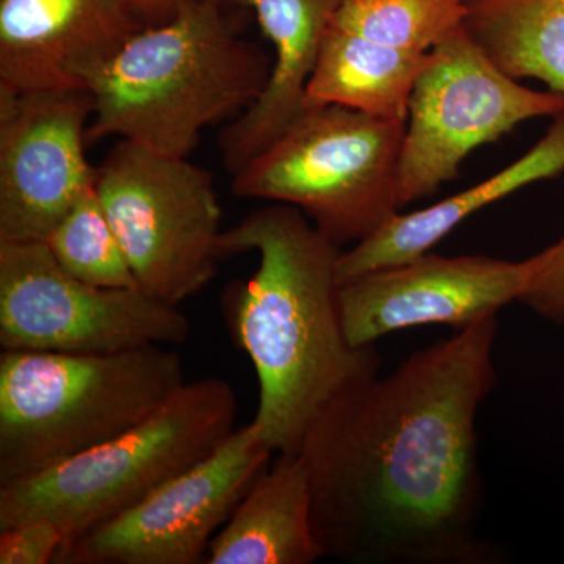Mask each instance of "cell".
Returning <instances> with one entry per match:
<instances>
[{"label": "cell", "mask_w": 564, "mask_h": 564, "mask_svg": "<svg viewBox=\"0 0 564 564\" xmlns=\"http://www.w3.org/2000/svg\"><path fill=\"white\" fill-rule=\"evenodd\" d=\"M252 422L214 454L66 549L62 564H198L245 494L272 463Z\"/></svg>", "instance_id": "cell-10"}, {"label": "cell", "mask_w": 564, "mask_h": 564, "mask_svg": "<svg viewBox=\"0 0 564 564\" xmlns=\"http://www.w3.org/2000/svg\"><path fill=\"white\" fill-rule=\"evenodd\" d=\"M254 13L274 47L269 82L256 102L218 137L234 174L273 143L307 107L306 91L323 40L345 0H228Z\"/></svg>", "instance_id": "cell-14"}, {"label": "cell", "mask_w": 564, "mask_h": 564, "mask_svg": "<svg viewBox=\"0 0 564 564\" xmlns=\"http://www.w3.org/2000/svg\"><path fill=\"white\" fill-rule=\"evenodd\" d=\"M63 543L61 529L50 519H28L0 530V564L55 563Z\"/></svg>", "instance_id": "cell-22"}, {"label": "cell", "mask_w": 564, "mask_h": 564, "mask_svg": "<svg viewBox=\"0 0 564 564\" xmlns=\"http://www.w3.org/2000/svg\"><path fill=\"white\" fill-rule=\"evenodd\" d=\"M140 29L117 0H0V93L91 91Z\"/></svg>", "instance_id": "cell-13"}, {"label": "cell", "mask_w": 564, "mask_h": 564, "mask_svg": "<svg viewBox=\"0 0 564 564\" xmlns=\"http://www.w3.org/2000/svg\"><path fill=\"white\" fill-rule=\"evenodd\" d=\"M96 191L140 291L180 306L214 280L223 231L209 172L121 140L96 169Z\"/></svg>", "instance_id": "cell-7"}, {"label": "cell", "mask_w": 564, "mask_h": 564, "mask_svg": "<svg viewBox=\"0 0 564 564\" xmlns=\"http://www.w3.org/2000/svg\"><path fill=\"white\" fill-rule=\"evenodd\" d=\"M247 251L258 252V269L229 285L223 313L258 375L252 425L273 454L299 455L318 414L378 377L381 358L375 345L348 340L337 280L343 247L302 210L274 203L221 232V259Z\"/></svg>", "instance_id": "cell-2"}, {"label": "cell", "mask_w": 564, "mask_h": 564, "mask_svg": "<svg viewBox=\"0 0 564 564\" xmlns=\"http://www.w3.org/2000/svg\"><path fill=\"white\" fill-rule=\"evenodd\" d=\"M525 282L518 302L544 321L564 323V236L525 259Z\"/></svg>", "instance_id": "cell-21"}, {"label": "cell", "mask_w": 564, "mask_h": 564, "mask_svg": "<svg viewBox=\"0 0 564 564\" xmlns=\"http://www.w3.org/2000/svg\"><path fill=\"white\" fill-rule=\"evenodd\" d=\"M404 129L336 104L307 106L232 174L234 195L296 207L339 247L361 242L402 210Z\"/></svg>", "instance_id": "cell-6"}, {"label": "cell", "mask_w": 564, "mask_h": 564, "mask_svg": "<svg viewBox=\"0 0 564 564\" xmlns=\"http://www.w3.org/2000/svg\"><path fill=\"white\" fill-rule=\"evenodd\" d=\"M464 31L508 76L564 95V0H467Z\"/></svg>", "instance_id": "cell-18"}, {"label": "cell", "mask_w": 564, "mask_h": 564, "mask_svg": "<svg viewBox=\"0 0 564 564\" xmlns=\"http://www.w3.org/2000/svg\"><path fill=\"white\" fill-rule=\"evenodd\" d=\"M467 0H345L332 25L370 41L426 54L463 28Z\"/></svg>", "instance_id": "cell-19"}, {"label": "cell", "mask_w": 564, "mask_h": 564, "mask_svg": "<svg viewBox=\"0 0 564 564\" xmlns=\"http://www.w3.org/2000/svg\"><path fill=\"white\" fill-rule=\"evenodd\" d=\"M191 0H117L129 17L132 18L141 29L154 28L172 20Z\"/></svg>", "instance_id": "cell-23"}, {"label": "cell", "mask_w": 564, "mask_h": 564, "mask_svg": "<svg viewBox=\"0 0 564 564\" xmlns=\"http://www.w3.org/2000/svg\"><path fill=\"white\" fill-rule=\"evenodd\" d=\"M44 243L77 280L98 288L139 289L96 184L82 193Z\"/></svg>", "instance_id": "cell-20"}, {"label": "cell", "mask_w": 564, "mask_h": 564, "mask_svg": "<svg viewBox=\"0 0 564 564\" xmlns=\"http://www.w3.org/2000/svg\"><path fill=\"white\" fill-rule=\"evenodd\" d=\"M228 0H191L122 44L91 88L88 141L120 137L172 158L261 96L272 63L240 36Z\"/></svg>", "instance_id": "cell-3"}, {"label": "cell", "mask_w": 564, "mask_h": 564, "mask_svg": "<svg viewBox=\"0 0 564 564\" xmlns=\"http://www.w3.org/2000/svg\"><path fill=\"white\" fill-rule=\"evenodd\" d=\"M499 321L486 315L355 386L318 414L300 458L325 558L484 564L477 419L497 384Z\"/></svg>", "instance_id": "cell-1"}, {"label": "cell", "mask_w": 564, "mask_h": 564, "mask_svg": "<svg viewBox=\"0 0 564 564\" xmlns=\"http://www.w3.org/2000/svg\"><path fill=\"white\" fill-rule=\"evenodd\" d=\"M188 334L180 306L77 280L44 242H0L2 350L104 355L182 345Z\"/></svg>", "instance_id": "cell-9"}, {"label": "cell", "mask_w": 564, "mask_h": 564, "mask_svg": "<svg viewBox=\"0 0 564 564\" xmlns=\"http://www.w3.org/2000/svg\"><path fill=\"white\" fill-rule=\"evenodd\" d=\"M429 58L430 52L395 50L332 25L307 85V106L336 104L406 122L415 82Z\"/></svg>", "instance_id": "cell-17"}, {"label": "cell", "mask_w": 564, "mask_h": 564, "mask_svg": "<svg viewBox=\"0 0 564 564\" xmlns=\"http://www.w3.org/2000/svg\"><path fill=\"white\" fill-rule=\"evenodd\" d=\"M322 558L306 469L300 455L281 454L212 540L206 563L313 564Z\"/></svg>", "instance_id": "cell-16"}, {"label": "cell", "mask_w": 564, "mask_h": 564, "mask_svg": "<svg viewBox=\"0 0 564 564\" xmlns=\"http://www.w3.org/2000/svg\"><path fill=\"white\" fill-rule=\"evenodd\" d=\"M185 384L165 345L0 355V486L87 454L150 419Z\"/></svg>", "instance_id": "cell-4"}, {"label": "cell", "mask_w": 564, "mask_h": 564, "mask_svg": "<svg viewBox=\"0 0 564 564\" xmlns=\"http://www.w3.org/2000/svg\"><path fill=\"white\" fill-rule=\"evenodd\" d=\"M90 91L0 93V242H46L88 187Z\"/></svg>", "instance_id": "cell-11"}, {"label": "cell", "mask_w": 564, "mask_h": 564, "mask_svg": "<svg viewBox=\"0 0 564 564\" xmlns=\"http://www.w3.org/2000/svg\"><path fill=\"white\" fill-rule=\"evenodd\" d=\"M237 411L229 381H185L158 413L121 436L61 466L0 486V530L32 518L50 519L63 534L62 555L214 454L236 430Z\"/></svg>", "instance_id": "cell-5"}, {"label": "cell", "mask_w": 564, "mask_h": 564, "mask_svg": "<svg viewBox=\"0 0 564 564\" xmlns=\"http://www.w3.org/2000/svg\"><path fill=\"white\" fill-rule=\"evenodd\" d=\"M564 172V113L532 150L502 172L478 182L425 209L395 214L372 236L340 252L339 284L373 270L413 261L430 252L444 237L489 204L500 202L533 182L552 180Z\"/></svg>", "instance_id": "cell-15"}, {"label": "cell", "mask_w": 564, "mask_h": 564, "mask_svg": "<svg viewBox=\"0 0 564 564\" xmlns=\"http://www.w3.org/2000/svg\"><path fill=\"white\" fill-rule=\"evenodd\" d=\"M524 282V261L484 254L445 258L430 251L343 282L340 315L356 347L414 326L447 325L462 332L518 302Z\"/></svg>", "instance_id": "cell-12"}, {"label": "cell", "mask_w": 564, "mask_h": 564, "mask_svg": "<svg viewBox=\"0 0 564 564\" xmlns=\"http://www.w3.org/2000/svg\"><path fill=\"white\" fill-rule=\"evenodd\" d=\"M564 113V95L534 91L508 76L464 25L430 52L415 82L400 154V207L454 182L467 155L533 118Z\"/></svg>", "instance_id": "cell-8"}]
</instances>
